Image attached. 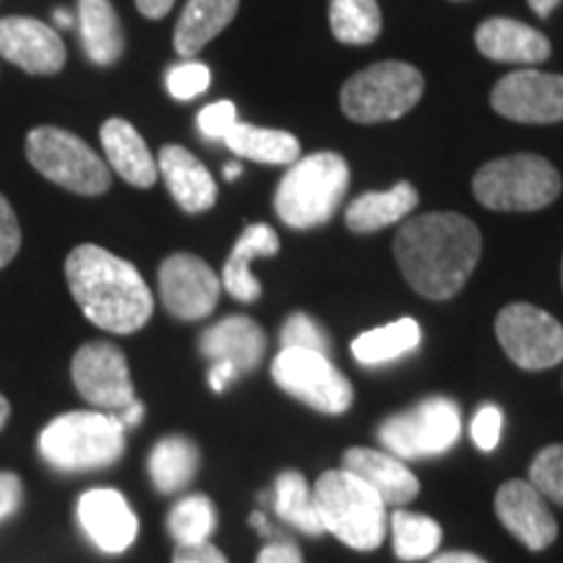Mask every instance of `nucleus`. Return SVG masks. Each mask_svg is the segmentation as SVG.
Instances as JSON below:
<instances>
[{
    "label": "nucleus",
    "mask_w": 563,
    "mask_h": 563,
    "mask_svg": "<svg viewBox=\"0 0 563 563\" xmlns=\"http://www.w3.org/2000/svg\"><path fill=\"white\" fill-rule=\"evenodd\" d=\"M481 253V230L454 211L415 217L394 238V258L407 285L428 300L454 298L473 277Z\"/></svg>",
    "instance_id": "f257e3e1"
},
{
    "label": "nucleus",
    "mask_w": 563,
    "mask_h": 563,
    "mask_svg": "<svg viewBox=\"0 0 563 563\" xmlns=\"http://www.w3.org/2000/svg\"><path fill=\"white\" fill-rule=\"evenodd\" d=\"M66 279L81 313L104 332L133 334L152 319V290L136 266L100 245H76L66 258Z\"/></svg>",
    "instance_id": "f03ea898"
},
{
    "label": "nucleus",
    "mask_w": 563,
    "mask_h": 563,
    "mask_svg": "<svg viewBox=\"0 0 563 563\" xmlns=\"http://www.w3.org/2000/svg\"><path fill=\"white\" fill-rule=\"evenodd\" d=\"M37 446L42 460L60 473H89L121 460L125 428L112 412L76 410L47 422Z\"/></svg>",
    "instance_id": "7ed1b4c3"
},
{
    "label": "nucleus",
    "mask_w": 563,
    "mask_h": 563,
    "mask_svg": "<svg viewBox=\"0 0 563 563\" xmlns=\"http://www.w3.org/2000/svg\"><path fill=\"white\" fill-rule=\"evenodd\" d=\"M313 504L323 532L355 551H376L386 538V504L371 485L347 470H329L313 485Z\"/></svg>",
    "instance_id": "20e7f679"
},
{
    "label": "nucleus",
    "mask_w": 563,
    "mask_h": 563,
    "mask_svg": "<svg viewBox=\"0 0 563 563\" xmlns=\"http://www.w3.org/2000/svg\"><path fill=\"white\" fill-rule=\"evenodd\" d=\"M350 186V167L340 154L319 152L292 162L274 194L277 217L292 230H311L329 222Z\"/></svg>",
    "instance_id": "39448f33"
},
{
    "label": "nucleus",
    "mask_w": 563,
    "mask_h": 563,
    "mask_svg": "<svg viewBox=\"0 0 563 563\" xmlns=\"http://www.w3.org/2000/svg\"><path fill=\"white\" fill-rule=\"evenodd\" d=\"M473 191L493 211H538L559 199L561 175L538 154H514L483 165Z\"/></svg>",
    "instance_id": "423d86ee"
},
{
    "label": "nucleus",
    "mask_w": 563,
    "mask_h": 563,
    "mask_svg": "<svg viewBox=\"0 0 563 563\" xmlns=\"http://www.w3.org/2000/svg\"><path fill=\"white\" fill-rule=\"evenodd\" d=\"M422 74L410 63L384 60L361 70L342 87V110L355 123L397 121L420 102Z\"/></svg>",
    "instance_id": "0eeeda50"
},
{
    "label": "nucleus",
    "mask_w": 563,
    "mask_h": 563,
    "mask_svg": "<svg viewBox=\"0 0 563 563\" xmlns=\"http://www.w3.org/2000/svg\"><path fill=\"white\" fill-rule=\"evenodd\" d=\"M26 157L32 167L55 186L81 196H100L110 188V167L76 133L40 125L26 136Z\"/></svg>",
    "instance_id": "6e6552de"
},
{
    "label": "nucleus",
    "mask_w": 563,
    "mask_h": 563,
    "mask_svg": "<svg viewBox=\"0 0 563 563\" xmlns=\"http://www.w3.org/2000/svg\"><path fill=\"white\" fill-rule=\"evenodd\" d=\"M462 433L460 405L449 397H428L407 412L391 415L378 428V439L399 460L439 456L454 446Z\"/></svg>",
    "instance_id": "1a4fd4ad"
},
{
    "label": "nucleus",
    "mask_w": 563,
    "mask_h": 563,
    "mask_svg": "<svg viewBox=\"0 0 563 563\" xmlns=\"http://www.w3.org/2000/svg\"><path fill=\"white\" fill-rule=\"evenodd\" d=\"M272 378L282 391L323 415H342L352 407V384L327 355L287 347L272 363Z\"/></svg>",
    "instance_id": "9d476101"
},
{
    "label": "nucleus",
    "mask_w": 563,
    "mask_h": 563,
    "mask_svg": "<svg viewBox=\"0 0 563 563\" xmlns=\"http://www.w3.org/2000/svg\"><path fill=\"white\" fill-rule=\"evenodd\" d=\"M496 336L511 363L525 371H548L563 361V327L530 302H511L496 319Z\"/></svg>",
    "instance_id": "9b49d317"
},
{
    "label": "nucleus",
    "mask_w": 563,
    "mask_h": 563,
    "mask_svg": "<svg viewBox=\"0 0 563 563\" xmlns=\"http://www.w3.org/2000/svg\"><path fill=\"white\" fill-rule=\"evenodd\" d=\"M76 389L100 412H123L136 402L129 361L123 350L110 342H89L79 347L70 363Z\"/></svg>",
    "instance_id": "f8f14e48"
},
{
    "label": "nucleus",
    "mask_w": 563,
    "mask_h": 563,
    "mask_svg": "<svg viewBox=\"0 0 563 563\" xmlns=\"http://www.w3.org/2000/svg\"><path fill=\"white\" fill-rule=\"evenodd\" d=\"M222 279L194 253H173L159 266V298L175 319L199 321L220 302Z\"/></svg>",
    "instance_id": "ddd939ff"
},
{
    "label": "nucleus",
    "mask_w": 563,
    "mask_h": 563,
    "mask_svg": "<svg viewBox=\"0 0 563 563\" xmlns=\"http://www.w3.org/2000/svg\"><path fill=\"white\" fill-rule=\"evenodd\" d=\"M490 104L498 115L517 123H559L563 121V76L514 70L493 87Z\"/></svg>",
    "instance_id": "4468645a"
},
{
    "label": "nucleus",
    "mask_w": 563,
    "mask_h": 563,
    "mask_svg": "<svg viewBox=\"0 0 563 563\" xmlns=\"http://www.w3.org/2000/svg\"><path fill=\"white\" fill-rule=\"evenodd\" d=\"M0 58L34 76H53L66 66V45L53 26L30 16L0 19Z\"/></svg>",
    "instance_id": "2eb2a0df"
},
{
    "label": "nucleus",
    "mask_w": 563,
    "mask_h": 563,
    "mask_svg": "<svg viewBox=\"0 0 563 563\" xmlns=\"http://www.w3.org/2000/svg\"><path fill=\"white\" fill-rule=\"evenodd\" d=\"M496 514L501 525L530 551H545L559 538L551 506L530 481H509L496 493Z\"/></svg>",
    "instance_id": "dca6fc26"
},
{
    "label": "nucleus",
    "mask_w": 563,
    "mask_h": 563,
    "mask_svg": "<svg viewBox=\"0 0 563 563\" xmlns=\"http://www.w3.org/2000/svg\"><path fill=\"white\" fill-rule=\"evenodd\" d=\"M79 525L104 553L129 551L139 534V519L123 493L112 488L87 490L79 498Z\"/></svg>",
    "instance_id": "f3484780"
},
{
    "label": "nucleus",
    "mask_w": 563,
    "mask_h": 563,
    "mask_svg": "<svg viewBox=\"0 0 563 563\" xmlns=\"http://www.w3.org/2000/svg\"><path fill=\"white\" fill-rule=\"evenodd\" d=\"M199 350L209 363H224L243 376L264 361L266 334L249 316H228L201 334Z\"/></svg>",
    "instance_id": "a211bd4d"
},
{
    "label": "nucleus",
    "mask_w": 563,
    "mask_h": 563,
    "mask_svg": "<svg viewBox=\"0 0 563 563\" xmlns=\"http://www.w3.org/2000/svg\"><path fill=\"white\" fill-rule=\"evenodd\" d=\"M342 464V470H347V473L361 477L365 485H371V488L382 496L384 504L405 506L420 493L418 477H415L410 473V467L394 454L355 446L344 452Z\"/></svg>",
    "instance_id": "6ab92c4d"
},
{
    "label": "nucleus",
    "mask_w": 563,
    "mask_h": 563,
    "mask_svg": "<svg viewBox=\"0 0 563 563\" xmlns=\"http://www.w3.org/2000/svg\"><path fill=\"white\" fill-rule=\"evenodd\" d=\"M157 170L167 183V191L183 211L199 214V211L214 207L217 183L207 167L201 165V159H196L188 150L175 144L162 146Z\"/></svg>",
    "instance_id": "aec40b11"
},
{
    "label": "nucleus",
    "mask_w": 563,
    "mask_h": 563,
    "mask_svg": "<svg viewBox=\"0 0 563 563\" xmlns=\"http://www.w3.org/2000/svg\"><path fill=\"white\" fill-rule=\"evenodd\" d=\"M475 45L485 58L496 63H525L534 66L551 55V42L543 32L514 19H488L477 26Z\"/></svg>",
    "instance_id": "412c9836"
},
{
    "label": "nucleus",
    "mask_w": 563,
    "mask_h": 563,
    "mask_svg": "<svg viewBox=\"0 0 563 563\" xmlns=\"http://www.w3.org/2000/svg\"><path fill=\"white\" fill-rule=\"evenodd\" d=\"M104 154L110 167L136 188H152L157 183V162H154L150 146L141 133L123 118H110L100 131Z\"/></svg>",
    "instance_id": "4be33fe9"
},
{
    "label": "nucleus",
    "mask_w": 563,
    "mask_h": 563,
    "mask_svg": "<svg viewBox=\"0 0 563 563\" xmlns=\"http://www.w3.org/2000/svg\"><path fill=\"white\" fill-rule=\"evenodd\" d=\"M279 251V238L269 224H249L238 238L228 264L222 269V287L238 302H256L262 298V282L253 277L251 264L262 256H274Z\"/></svg>",
    "instance_id": "5701e85b"
},
{
    "label": "nucleus",
    "mask_w": 563,
    "mask_h": 563,
    "mask_svg": "<svg viewBox=\"0 0 563 563\" xmlns=\"http://www.w3.org/2000/svg\"><path fill=\"white\" fill-rule=\"evenodd\" d=\"M238 3L241 0H188L173 37L180 58H194L201 53L235 19Z\"/></svg>",
    "instance_id": "b1692460"
},
{
    "label": "nucleus",
    "mask_w": 563,
    "mask_h": 563,
    "mask_svg": "<svg viewBox=\"0 0 563 563\" xmlns=\"http://www.w3.org/2000/svg\"><path fill=\"white\" fill-rule=\"evenodd\" d=\"M84 53L95 66H112L125 51V34L110 0H79Z\"/></svg>",
    "instance_id": "393cba45"
},
{
    "label": "nucleus",
    "mask_w": 563,
    "mask_h": 563,
    "mask_svg": "<svg viewBox=\"0 0 563 563\" xmlns=\"http://www.w3.org/2000/svg\"><path fill=\"white\" fill-rule=\"evenodd\" d=\"M418 207V191L410 183H397L389 191H368L357 196L344 211V222L352 232H376L402 222Z\"/></svg>",
    "instance_id": "a878e982"
},
{
    "label": "nucleus",
    "mask_w": 563,
    "mask_h": 563,
    "mask_svg": "<svg viewBox=\"0 0 563 563\" xmlns=\"http://www.w3.org/2000/svg\"><path fill=\"white\" fill-rule=\"evenodd\" d=\"M199 446L186 435H165L150 454V475L159 493H178L199 473Z\"/></svg>",
    "instance_id": "bb28decb"
},
{
    "label": "nucleus",
    "mask_w": 563,
    "mask_h": 563,
    "mask_svg": "<svg viewBox=\"0 0 563 563\" xmlns=\"http://www.w3.org/2000/svg\"><path fill=\"white\" fill-rule=\"evenodd\" d=\"M420 323L415 319H399L357 336L352 342V355L363 365H386L410 355V352L420 347Z\"/></svg>",
    "instance_id": "cd10ccee"
},
{
    "label": "nucleus",
    "mask_w": 563,
    "mask_h": 563,
    "mask_svg": "<svg viewBox=\"0 0 563 563\" xmlns=\"http://www.w3.org/2000/svg\"><path fill=\"white\" fill-rule=\"evenodd\" d=\"M224 144L238 157L264 162V165H292L300 157V141L292 133L258 129L251 123H238L228 133Z\"/></svg>",
    "instance_id": "c85d7f7f"
},
{
    "label": "nucleus",
    "mask_w": 563,
    "mask_h": 563,
    "mask_svg": "<svg viewBox=\"0 0 563 563\" xmlns=\"http://www.w3.org/2000/svg\"><path fill=\"white\" fill-rule=\"evenodd\" d=\"M329 24L344 45H371L384 21L376 0H329Z\"/></svg>",
    "instance_id": "c756f323"
},
{
    "label": "nucleus",
    "mask_w": 563,
    "mask_h": 563,
    "mask_svg": "<svg viewBox=\"0 0 563 563\" xmlns=\"http://www.w3.org/2000/svg\"><path fill=\"white\" fill-rule=\"evenodd\" d=\"M274 509L287 525L298 527L306 534H321L323 525L313 504V490L308 488L306 477L295 470H287L274 483Z\"/></svg>",
    "instance_id": "7c9ffc66"
},
{
    "label": "nucleus",
    "mask_w": 563,
    "mask_h": 563,
    "mask_svg": "<svg viewBox=\"0 0 563 563\" xmlns=\"http://www.w3.org/2000/svg\"><path fill=\"white\" fill-rule=\"evenodd\" d=\"M391 538H394V553L402 561H422L433 555L441 545V527L435 519L426 517V514L412 511H394L391 517Z\"/></svg>",
    "instance_id": "2f4dec72"
},
{
    "label": "nucleus",
    "mask_w": 563,
    "mask_h": 563,
    "mask_svg": "<svg viewBox=\"0 0 563 563\" xmlns=\"http://www.w3.org/2000/svg\"><path fill=\"white\" fill-rule=\"evenodd\" d=\"M167 530L178 545H199L209 543V538L217 530V509L201 493L180 498L167 514Z\"/></svg>",
    "instance_id": "473e14b6"
},
{
    "label": "nucleus",
    "mask_w": 563,
    "mask_h": 563,
    "mask_svg": "<svg viewBox=\"0 0 563 563\" xmlns=\"http://www.w3.org/2000/svg\"><path fill=\"white\" fill-rule=\"evenodd\" d=\"M530 483L545 501L563 506V443H551L530 464Z\"/></svg>",
    "instance_id": "72a5a7b5"
},
{
    "label": "nucleus",
    "mask_w": 563,
    "mask_h": 563,
    "mask_svg": "<svg viewBox=\"0 0 563 563\" xmlns=\"http://www.w3.org/2000/svg\"><path fill=\"white\" fill-rule=\"evenodd\" d=\"M282 350L298 347V350H313L321 355H329V336L323 329L316 323L311 316L306 313H292L290 319L282 327Z\"/></svg>",
    "instance_id": "f704fd0d"
},
{
    "label": "nucleus",
    "mask_w": 563,
    "mask_h": 563,
    "mask_svg": "<svg viewBox=\"0 0 563 563\" xmlns=\"http://www.w3.org/2000/svg\"><path fill=\"white\" fill-rule=\"evenodd\" d=\"M209 84L211 70L203 66V63L188 60L167 70V91L180 102H188L194 100V97L203 95V91L209 89Z\"/></svg>",
    "instance_id": "c9c22d12"
},
{
    "label": "nucleus",
    "mask_w": 563,
    "mask_h": 563,
    "mask_svg": "<svg viewBox=\"0 0 563 563\" xmlns=\"http://www.w3.org/2000/svg\"><path fill=\"white\" fill-rule=\"evenodd\" d=\"M196 123H199V131L203 139L224 141L228 139V133L235 129L241 121H238L235 104H232L230 100H220L214 104H207V108L199 112V121Z\"/></svg>",
    "instance_id": "e433bc0d"
},
{
    "label": "nucleus",
    "mask_w": 563,
    "mask_h": 563,
    "mask_svg": "<svg viewBox=\"0 0 563 563\" xmlns=\"http://www.w3.org/2000/svg\"><path fill=\"white\" fill-rule=\"evenodd\" d=\"M501 428H504V412L498 410L496 405H485L477 410L473 418V426H470V433H473L475 446L481 452H493L501 441Z\"/></svg>",
    "instance_id": "4c0bfd02"
},
{
    "label": "nucleus",
    "mask_w": 563,
    "mask_h": 563,
    "mask_svg": "<svg viewBox=\"0 0 563 563\" xmlns=\"http://www.w3.org/2000/svg\"><path fill=\"white\" fill-rule=\"evenodd\" d=\"M19 249H21V228L16 220V211H13L9 199L0 194V269L9 266L13 258H16Z\"/></svg>",
    "instance_id": "58836bf2"
},
{
    "label": "nucleus",
    "mask_w": 563,
    "mask_h": 563,
    "mask_svg": "<svg viewBox=\"0 0 563 563\" xmlns=\"http://www.w3.org/2000/svg\"><path fill=\"white\" fill-rule=\"evenodd\" d=\"M21 498H24V488H21L19 475L0 473V522L19 511Z\"/></svg>",
    "instance_id": "ea45409f"
},
{
    "label": "nucleus",
    "mask_w": 563,
    "mask_h": 563,
    "mask_svg": "<svg viewBox=\"0 0 563 563\" xmlns=\"http://www.w3.org/2000/svg\"><path fill=\"white\" fill-rule=\"evenodd\" d=\"M173 563H228L224 553L211 543L199 545H178V551L173 555Z\"/></svg>",
    "instance_id": "a19ab883"
},
{
    "label": "nucleus",
    "mask_w": 563,
    "mask_h": 563,
    "mask_svg": "<svg viewBox=\"0 0 563 563\" xmlns=\"http://www.w3.org/2000/svg\"><path fill=\"white\" fill-rule=\"evenodd\" d=\"M256 563H302L300 548L290 543V540H279V543L264 545V551L258 553Z\"/></svg>",
    "instance_id": "79ce46f5"
},
{
    "label": "nucleus",
    "mask_w": 563,
    "mask_h": 563,
    "mask_svg": "<svg viewBox=\"0 0 563 563\" xmlns=\"http://www.w3.org/2000/svg\"><path fill=\"white\" fill-rule=\"evenodd\" d=\"M175 0H136V9L144 13L146 19H162L170 13Z\"/></svg>",
    "instance_id": "37998d69"
},
{
    "label": "nucleus",
    "mask_w": 563,
    "mask_h": 563,
    "mask_svg": "<svg viewBox=\"0 0 563 563\" xmlns=\"http://www.w3.org/2000/svg\"><path fill=\"white\" fill-rule=\"evenodd\" d=\"M431 563H488L481 555L475 553H467V551H449V553H441L435 555Z\"/></svg>",
    "instance_id": "c03bdc74"
},
{
    "label": "nucleus",
    "mask_w": 563,
    "mask_h": 563,
    "mask_svg": "<svg viewBox=\"0 0 563 563\" xmlns=\"http://www.w3.org/2000/svg\"><path fill=\"white\" fill-rule=\"evenodd\" d=\"M141 418H144V405H141L139 399H136V402H133V405L125 407L123 412H118V420L123 422L125 431H129V428H136L139 422H141Z\"/></svg>",
    "instance_id": "a18cd8bd"
},
{
    "label": "nucleus",
    "mask_w": 563,
    "mask_h": 563,
    "mask_svg": "<svg viewBox=\"0 0 563 563\" xmlns=\"http://www.w3.org/2000/svg\"><path fill=\"white\" fill-rule=\"evenodd\" d=\"M527 3H530V9L538 13V16L548 19L555 9H559L561 0H527Z\"/></svg>",
    "instance_id": "49530a36"
},
{
    "label": "nucleus",
    "mask_w": 563,
    "mask_h": 563,
    "mask_svg": "<svg viewBox=\"0 0 563 563\" xmlns=\"http://www.w3.org/2000/svg\"><path fill=\"white\" fill-rule=\"evenodd\" d=\"M9 418H11V405H9V399H5L3 394H0V431H3V428H5V422H9Z\"/></svg>",
    "instance_id": "de8ad7c7"
},
{
    "label": "nucleus",
    "mask_w": 563,
    "mask_h": 563,
    "mask_svg": "<svg viewBox=\"0 0 563 563\" xmlns=\"http://www.w3.org/2000/svg\"><path fill=\"white\" fill-rule=\"evenodd\" d=\"M55 24L66 26V30H68V26H74V16H70L66 9H58V11H55Z\"/></svg>",
    "instance_id": "09e8293b"
},
{
    "label": "nucleus",
    "mask_w": 563,
    "mask_h": 563,
    "mask_svg": "<svg viewBox=\"0 0 563 563\" xmlns=\"http://www.w3.org/2000/svg\"><path fill=\"white\" fill-rule=\"evenodd\" d=\"M251 525H253V527H258V530H262L264 534L269 532V527H266V519L262 517V514H253V517H251Z\"/></svg>",
    "instance_id": "8fccbe9b"
},
{
    "label": "nucleus",
    "mask_w": 563,
    "mask_h": 563,
    "mask_svg": "<svg viewBox=\"0 0 563 563\" xmlns=\"http://www.w3.org/2000/svg\"><path fill=\"white\" fill-rule=\"evenodd\" d=\"M241 173H243L241 165H228V167H224V178H228V180H235Z\"/></svg>",
    "instance_id": "3c124183"
},
{
    "label": "nucleus",
    "mask_w": 563,
    "mask_h": 563,
    "mask_svg": "<svg viewBox=\"0 0 563 563\" xmlns=\"http://www.w3.org/2000/svg\"><path fill=\"white\" fill-rule=\"evenodd\" d=\"M561 285H563V264H561Z\"/></svg>",
    "instance_id": "603ef678"
}]
</instances>
